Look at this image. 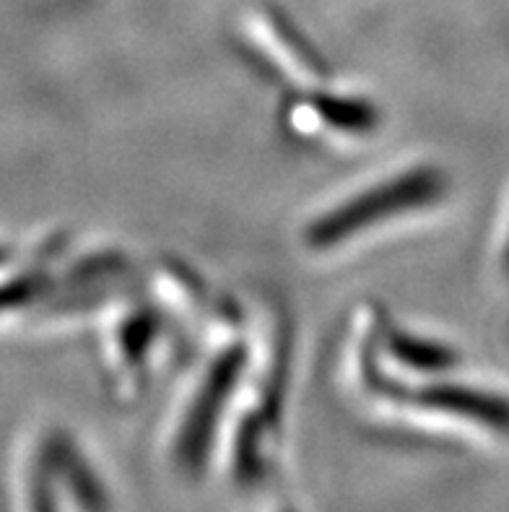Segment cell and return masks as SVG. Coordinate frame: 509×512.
I'll use <instances>...</instances> for the list:
<instances>
[{
	"label": "cell",
	"instance_id": "obj_1",
	"mask_svg": "<svg viewBox=\"0 0 509 512\" xmlns=\"http://www.w3.org/2000/svg\"><path fill=\"white\" fill-rule=\"evenodd\" d=\"M437 193V180L429 175H413L403 177V180H395L385 188H380L377 193H369L364 198H356V201L348 203L346 208H341L336 216H328L312 229V242L315 245H328V242H336L348 237L356 227H364V224H372L377 219H385L387 214H393L395 208L413 206V203H424L426 198H432Z\"/></svg>",
	"mask_w": 509,
	"mask_h": 512
}]
</instances>
